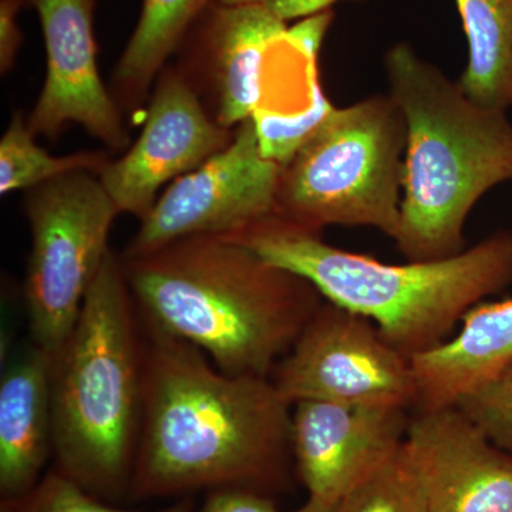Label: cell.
I'll list each match as a JSON object with an SVG mask.
<instances>
[{
    "instance_id": "ac0fdd59",
    "label": "cell",
    "mask_w": 512,
    "mask_h": 512,
    "mask_svg": "<svg viewBox=\"0 0 512 512\" xmlns=\"http://www.w3.org/2000/svg\"><path fill=\"white\" fill-rule=\"evenodd\" d=\"M211 0H143L140 19L114 72L116 93L127 106L146 100L153 80Z\"/></svg>"
},
{
    "instance_id": "9a60e30c",
    "label": "cell",
    "mask_w": 512,
    "mask_h": 512,
    "mask_svg": "<svg viewBox=\"0 0 512 512\" xmlns=\"http://www.w3.org/2000/svg\"><path fill=\"white\" fill-rule=\"evenodd\" d=\"M53 458L50 355L32 342L0 379V495L19 501Z\"/></svg>"
},
{
    "instance_id": "277c9868",
    "label": "cell",
    "mask_w": 512,
    "mask_h": 512,
    "mask_svg": "<svg viewBox=\"0 0 512 512\" xmlns=\"http://www.w3.org/2000/svg\"><path fill=\"white\" fill-rule=\"evenodd\" d=\"M384 70L407 130L402 212L393 241L407 261L460 254L477 202L512 181V123L507 111L471 100L409 43L387 50Z\"/></svg>"
},
{
    "instance_id": "5b68a950",
    "label": "cell",
    "mask_w": 512,
    "mask_h": 512,
    "mask_svg": "<svg viewBox=\"0 0 512 512\" xmlns=\"http://www.w3.org/2000/svg\"><path fill=\"white\" fill-rule=\"evenodd\" d=\"M143 325L109 252L63 345L50 355L53 466L100 500L128 497L143 393Z\"/></svg>"
},
{
    "instance_id": "7c38bea8",
    "label": "cell",
    "mask_w": 512,
    "mask_h": 512,
    "mask_svg": "<svg viewBox=\"0 0 512 512\" xmlns=\"http://www.w3.org/2000/svg\"><path fill=\"white\" fill-rule=\"evenodd\" d=\"M409 409L303 400L292 406L291 448L308 498L338 504L394 451L409 430Z\"/></svg>"
},
{
    "instance_id": "3957f363",
    "label": "cell",
    "mask_w": 512,
    "mask_h": 512,
    "mask_svg": "<svg viewBox=\"0 0 512 512\" xmlns=\"http://www.w3.org/2000/svg\"><path fill=\"white\" fill-rule=\"evenodd\" d=\"M222 238L311 282L325 301L372 320L410 360L446 342L471 308L512 284L507 229L460 254L402 265L333 247L278 215Z\"/></svg>"
},
{
    "instance_id": "8fae6325",
    "label": "cell",
    "mask_w": 512,
    "mask_h": 512,
    "mask_svg": "<svg viewBox=\"0 0 512 512\" xmlns=\"http://www.w3.org/2000/svg\"><path fill=\"white\" fill-rule=\"evenodd\" d=\"M97 0H28L45 37V86L28 127L35 136H59L69 123L80 124L110 151L128 147V134L116 101L101 82L93 19Z\"/></svg>"
},
{
    "instance_id": "30bf717a",
    "label": "cell",
    "mask_w": 512,
    "mask_h": 512,
    "mask_svg": "<svg viewBox=\"0 0 512 512\" xmlns=\"http://www.w3.org/2000/svg\"><path fill=\"white\" fill-rule=\"evenodd\" d=\"M234 133L205 111L183 70L164 67L143 133L120 160L104 167L101 184L119 212L143 221L165 183L197 170L225 150Z\"/></svg>"
},
{
    "instance_id": "484cf974",
    "label": "cell",
    "mask_w": 512,
    "mask_h": 512,
    "mask_svg": "<svg viewBox=\"0 0 512 512\" xmlns=\"http://www.w3.org/2000/svg\"><path fill=\"white\" fill-rule=\"evenodd\" d=\"M333 20L332 10L328 12L318 13V15L309 16V18L301 19L295 26L288 28L286 36L289 40L302 50L309 59H318L320 46H322L323 39L330 23Z\"/></svg>"
},
{
    "instance_id": "7a4b0ae2",
    "label": "cell",
    "mask_w": 512,
    "mask_h": 512,
    "mask_svg": "<svg viewBox=\"0 0 512 512\" xmlns=\"http://www.w3.org/2000/svg\"><path fill=\"white\" fill-rule=\"evenodd\" d=\"M120 258L143 325L231 376L271 377L325 302L311 282L214 235Z\"/></svg>"
},
{
    "instance_id": "44dd1931",
    "label": "cell",
    "mask_w": 512,
    "mask_h": 512,
    "mask_svg": "<svg viewBox=\"0 0 512 512\" xmlns=\"http://www.w3.org/2000/svg\"><path fill=\"white\" fill-rule=\"evenodd\" d=\"M333 109L335 107L322 93L319 84L313 93L311 106L301 113L282 114L259 106L252 119L262 154L284 167Z\"/></svg>"
},
{
    "instance_id": "ffe728a7",
    "label": "cell",
    "mask_w": 512,
    "mask_h": 512,
    "mask_svg": "<svg viewBox=\"0 0 512 512\" xmlns=\"http://www.w3.org/2000/svg\"><path fill=\"white\" fill-rule=\"evenodd\" d=\"M335 512H430L406 440L399 450L340 498Z\"/></svg>"
},
{
    "instance_id": "cb8c5ba5",
    "label": "cell",
    "mask_w": 512,
    "mask_h": 512,
    "mask_svg": "<svg viewBox=\"0 0 512 512\" xmlns=\"http://www.w3.org/2000/svg\"><path fill=\"white\" fill-rule=\"evenodd\" d=\"M336 505L308 498L296 510L282 511L274 501L258 491L225 488L208 493L198 512H335Z\"/></svg>"
},
{
    "instance_id": "2e32d148",
    "label": "cell",
    "mask_w": 512,
    "mask_h": 512,
    "mask_svg": "<svg viewBox=\"0 0 512 512\" xmlns=\"http://www.w3.org/2000/svg\"><path fill=\"white\" fill-rule=\"evenodd\" d=\"M512 362V299L481 302L460 329L429 352L414 356L416 412L454 406L468 390Z\"/></svg>"
},
{
    "instance_id": "d4e9b609",
    "label": "cell",
    "mask_w": 512,
    "mask_h": 512,
    "mask_svg": "<svg viewBox=\"0 0 512 512\" xmlns=\"http://www.w3.org/2000/svg\"><path fill=\"white\" fill-rule=\"evenodd\" d=\"M28 0H0V70L6 74L15 66L16 57L23 43L19 26L20 10Z\"/></svg>"
},
{
    "instance_id": "e0dca14e",
    "label": "cell",
    "mask_w": 512,
    "mask_h": 512,
    "mask_svg": "<svg viewBox=\"0 0 512 512\" xmlns=\"http://www.w3.org/2000/svg\"><path fill=\"white\" fill-rule=\"evenodd\" d=\"M468 43L457 80L471 100L491 109L512 107V0H456Z\"/></svg>"
},
{
    "instance_id": "7402d4cb",
    "label": "cell",
    "mask_w": 512,
    "mask_h": 512,
    "mask_svg": "<svg viewBox=\"0 0 512 512\" xmlns=\"http://www.w3.org/2000/svg\"><path fill=\"white\" fill-rule=\"evenodd\" d=\"M495 446L512 453V362L454 404Z\"/></svg>"
},
{
    "instance_id": "52a82bcc",
    "label": "cell",
    "mask_w": 512,
    "mask_h": 512,
    "mask_svg": "<svg viewBox=\"0 0 512 512\" xmlns=\"http://www.w3.org/2000/svg\"><path fill=\"white\" fill-rule=\"evenodd\" d=\"M25 212L32 235L25 281L30 342L53 355L111 251V225L120 212L89 171L30 188Z\"/></svg>"
},
{
    "instance_id": "83f0119b",
    "label": "cell",
    "mask_w": 512,
    "mask_h": 512,
    "mask_svg": "<svg viewBox=\"0 0 512 512\" xmlns=\"http://www.w3.org/2000/svg\"><path fill=\"white\" fill-rule=\"evenodd\" d=\"M211 2L220 3L225 6L254 5V3H262L264 0H211Z\"/></svg>"
},
{
    "instance_id": "9c48e42d",
    "label": "cell",
    "mask_w": 512,
    "mask_h": 512,
    "mask_svg": "<svg viewBox=\"0 0 512 512\" xmlns=\"http://www.w3.org/2000/svg\"><path fill=\"white\" fill-rule=\"evenodd\" d=\"M281 170L262 154L249 117L235 128L225 150L170 185L123 256L147 254L197 235L225 237L276 215Z\"/></svg>"
},
{
    "instance_id": "8992f818",
    "label": "cell",
    "mask_w": 512,
    "mask_h": 512,
    "mask_svg": "<svg viewBox=\"0 0 512 512\" xmlns=\"http://www.w3.org/2000/svg\"><path fill=\"white\" fill-rule=\"evenodd\" d=\"M406 123L389 94L333 109L284 165L276 215L306 231L376 228L394 239L402 212Z\"/></svg>"
},
{
    "instance_id": "603a6c76",
    "label": "cell",
    "mask_w": 512,
    "mask_h": 512,
    "mask_svg": "<svg viewBox=\"0 0 512 512\" xmlns=\"http://www.w3.org/2000/svg\"><path fill=\"white\" fill-rule=\"evenodd\" d=\"M20 512H131L111 507L107 501L87 493L55 468L46 471L32 493L15 501ZM157 512H198L191 497L178 498L170 507Z\"/></svg>"
},
{
    "instance_id": "ba28073f",
    "label": "cell",
    "mask_w": 512,
    "mask_h": 512,
    "mask_svg": "<svg viewBox=\"0 0 512 512\" xmlns=\"http://www.w3.org/2000/svg\"><path fill=\"white\" fill-rule=\"evenodd\" d=\"M271 380L286 402L322 400L366 406H416L412 360L372 320L325 301Z\"/></svg>"
},
{
    "instance_id": "4316f807",
    "label": "cell",
    "mask_w": 512,
    "mask_h": 512,
    "mask_svg": "<svg viewBox=\"0 0 512 512\" xmlns=\"http://www.w3.org/2000/svg\"><path fill=\"white\" fill-rule=\"evenodd\" d=\"M342 0H264L266 8L284 22L301 20L318 13L332 10L335 3Z\"/></svg>"
},
{
    "instance_id": "d6986e66",
    "label": "cell",
    "mask_w": 512,
    "mask_h": 512,
    "mask_svg": "<svg viewBox=\"0 0 512 512\" xmlns=\"http://www.w3.org/2000/svg\"><path fill=\"white\" fill-rule=\"evenodd\" d=\"M110 161L109 154L101 151L50 156L35 143V134L23 120L22 111H16L0 141V194L30 190L79 171L99 175Z\"/></svg>"
},
{
    "instance_id": "6da1fadb",
    "label": "cell",
    "mask_w": 512,
    "mask_h": 512,
    "mask_svg": "<svg viewBox=\"0 0 512 512\" xmlns=\"http://www.w3.org/2000/svg\"><path fill=\"white\" fill-rule=\"evenodd\" d=\"M292 404L271 377L231 376L200 349L144 325L133 500L241 488L262 493L292 456ZM264 494V493H262Z\"/></svg>"
},
{
    "instance_id": "5bb4252c",
    "label": "cell",
    "mask_w": 512,
    "mask_h": 512,
    "mask_svg": "<svg viewBox=\"0 0 512 512\" xmlns=\"http://www.w3.org/2000/svg\"><path fill=\"white\" fill-rule=\"evenodd\" d=\"M286 30L264 3L210 2L194 23L181 46L187 62L208 76L214 120L221 127H238L261 106L265 59Z\"/></svg>"
},
{
    "instance_id": "4fadbf2b",
    "label": "cell",
    "mask_w": 512,
    "mask_h": 512,
    "mask_svg": "<svg viewBox=\"0 0 512 512\" xmlns=\"http://www.w3.org/2000/svg\"><path fill=\"white\" fill-rule=\"evenodd\" d=\"M406 443L430 512H512V453L456 406L416 412Z\"/></svg>"
},
{
    "instance_id": "f1b7e54d",
    "label": "cell",
    "mask_w": 512,
    "mask_h": 512,
    "mask_svg": "<svg viewBox=\"0 0 512 512\" xmlns=\"http://www.w3.org/2000/svg\"><path fill=\"white\" fill-rule=\"evenodd\" d=\"M0 512H20L18 504L15 501H0Z\"/></svg>"
}]
</instances>
